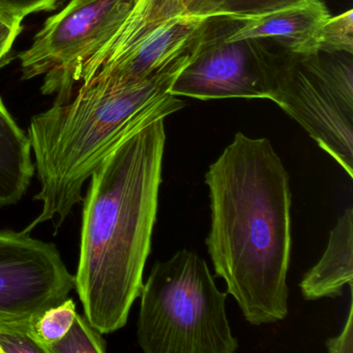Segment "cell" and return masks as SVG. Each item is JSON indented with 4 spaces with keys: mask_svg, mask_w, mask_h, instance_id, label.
<instances>
[{
    "mask_svg": "<svg viewBox=\"0 0 353 353\" xmlns=\"http://www.w3.org/2000/svg\"><path fill=\"white\" fill-rule=\"evenodd\" d=\"M289 173L266 138L237 132L210 164V228L214 272L252 325L288 315L291 195Z\"/></svg>",
    "mask_w": 353,
    "mask_h": 353,
    "instance_id": "obj_1",
    "label": "cell"
},
{
    "mask_svg": "<svg viewBox=\"0 0 353 353\" xmlns=\"http://www.w3.org/2000/svg\"><path fill=\"white\" fill-rule=\"evenodd\" d=\"M166 114L132 130L90 175L75 289L101 334L127 323L143 286L162 183Z\"/></svg>",
    "mask_w": 353,
    "mask_h": 353,
    "instance_id": "obj_2",
    "label": "cell"
},
{
    "mask_svg": "<svg viewBox=\"0 0 353 353\" xmlns=\"http://www.w3.org/2000/svg\"><path fill=\"white\" fill-rule=\"evenodd\" d=\"M194 52L137 83L80 86L73 100L55 102L32 117L28 135L40 183L34 199L42 210L22 232L52 222L57 233L83 200L85 181L121 138L148 119L185 106L170 90Z\"/></svg>",
    "mask_w": 353,
    "mask_h": 353,
    "instance_id": "obj_3",
    "label": "cell"
},
{
    "mask_svg": "<svg viewBox=\"0 0 353 353\" xmlns=\"http://www.w3.org/2000/svg\"><path fill=\"white\" fill-rule=\"evenodd\" d=\"M227 295L195 252L156 262L139 295L138 345L145 353H234Z\"/></svg>",
    "mask_w": 353,
    "mask_h": 353,
    "instance_id": "obj_4",
    "label": "cell"
},
{
    "mask_svg": "<svg viewBox=\"0 0 353 353\" xmlns=\"http://www.w3.org/2000/svg\"><path fill=\"white\" fill-rule=\"evenodd\" d=\"M353 54L287 53L270 100L353 179Z\"/></svg>",
    "mask_w": 353,
    "mask_h": 353,
    "instance_id": "obj_5",
    "label": "cell"
},
{
    "mask_svg": "<svg viewBox=\"0 0 353 353\" xmlns=\"http://www.w3.org/2000/svg\"><path fill=\"white\" fill-rule=\"evenodd\" d=\"M205 26L206 18L190 15L183 0H136L119 30L81 68L75 83L143 81L197 49Z\"/></svg>",
    "mask_w": 353,
    "mask_h": 353,
    "instance_id": "obj_6",
    "label": "cell"
},
{
    "mask_svg": "<svg viewBox=\"0 0 353 353\" xmlns=\"http://www.w3.org/2000/svg\"><path fill=\"white\" fill-rule=\"evenodd\" d=\"M136 0H70L20 53L22 78L46 75L42 92L71 90L81 68L125 21Z\"/></svg>",
    "mask_w": 353,
    "mask_h": 353,
    "instance_id": "obj_7",
    "label": "cell"
},
{
    "mask_svg": "<svg viewBox=\"0 0 353 353\" xmlns=\"http://www.w3.org/2000/svg\"><path fill=\"white\" fill-rule=\"evenodd\" d=\"M287 51L268 40L203 38L170 90L198 100L268 99Z\"/></svg>",
    "mask_w": 353,
    "mask_h": 353,
    "instance_id": "obj_8",
    "label": "cell"
},
{
    "mask_svg": "<svg viewBox=\"0 0 353 353\" xmlns=\"http://www.w3.org/2000/svg\"><path fill=\"white\" fill-rule=\"evenodd\" d=\"M73 289L75 276L53 243L0 231V328L30 330L34 318Z\"/></svg>",
    "mask_w": 353,
    "mask_h": 353,
    "instance_id": "obj_9",
    "label": "cell"
},
{
    "mask_svg": "<svg viewBox=\"0 0 353 353\" xmlns=\"http://www.w3.org/2000/svg\"><path fill=\"white\" fill-rule=\"evenodd\" d=\"M330 17L322 0H307L301 5L256 17H206L204 32L221 41H272L287 52L303 54L317 51L318 32Z\"/></svg>",
    "mask_w": 353,
    "mask_h": 353,
    "instance_id": "obj_10",
    "label": "cell"
},
{
    "mask_svg": "<svg viewBox=\"0 0 353 353\" xmlns=\"http://www.w3.org/2000/svg\"><path fill=\"white\" fill-rule=\"evenodd\" d=\"M345 285L353 287V208L341 214L319 261L299 283L305 301L343 294Z\"/></svg>",
    "mask_w": 353,
    "mask_h": 353,
    "instance_id": "obj_11",
    "label": "cell"
},
{
    "mask_svg": "<svg viewBox=\"0 0 353 353\" xmlns=\"http://www.w3.org/2000/svg\"><path fill=\"white\" fill-rule=\"evenodd\" d=\"M32 144L0 100V208L17 204L34 177Z\"/></svg>",
    "mask_w": 353,
    "mask_h": 353,
    "instance_id": "obj_12",
    "label": "cell"
},
{
    "mask_svg": "<svg viewBox=\"0 0 353 353\" xmlns=\"http://www.w3.org/2000/svg\"><path fill=\"white\" fill-rule=\"evenodd\" d=\"M307 0H192L190 15L197 17H256L305 3Z\"/></svg>",
    "mask_w": 353,
    "mask_h": 353,
    "instance_id": "obj_13",
    "label": "cell"
},
{
    "mask_svg": "<svg viewBox=\"0 0 353 353\" xmlns=\"http://www.w3.org/2000/svg\"><path fill=\"white\" fill-rule=\"evenodd\" d=\"M76 315L75 301L68 297L63 303L48 307L34 318L28 332L48 353L49 347L67 334Z\"/></svg>",
    "mask_w": 353,
    "mask_h": 353,
    "instance_id": "obj_14",
    "label": "cell"
},
{
    "mask_svg": "<svg viewBox=\"0 0 353 353\" xmlns=\"http://www.w3.org/2000/svg\"><path fill=\"white\" fill-rule=\"evenodd\" d=\"M107 343L85 316L77 313L67 334L51 345L48 353H105Z\"/></svg>",
    "mask_w": 353,
    "mask_h": 353,
    "instance_id": "obj_15",
    "label": "cell"
},
{
    "mask_svg": "<svg viewBox=\"0 0 353 353\" xmlns=\"http://www.w3.org/2000/svg\"><path fill=\"white\" fill-rule=\"evenodd\" d=\"M316 48L324 52L353 54L352 10L325 20L318 32Z\"/></svg>",
    "mask_w": 353,
    "mask_h": 353,
    "instance_id": "obj_16",
    "label": "cell"
},
{
    "mask_svg": "<svg viewBox=\"0 0 353 353\" xmlns=\"http://www.w3.org/2000/svg\"><path fill=\"white\" fill-rule=\"evenodd\" d=\"M0 353H46L28 330L0 328Z\"/></svg>",
    "mask_w": 353,
    "mask_h": 353,
    "instance_id": "obj_17",
    "label": "cell"
},
{
    "mask_svg": "<svg viewBox=\"0 0 353 353\" xmlns=\"http://www.w3.org/2000/svg\"><path fill=\"white\" fill-rule=\"evenodd\" d=\"M59 0H0V13L23 21L28 16L52 11Z\"/></svg>",
    "mask_w": 353,
    "mask_h": 353,
    "instance_id": "obj_18",
    "label": "cell"
},
{
    "mask_svg": "<svg viewBox=\"0 0 353 353\" xmlns=\"http://www.w3.org/2000/svg\"><path fill=\"white\" fill-rule=\"evenodd\" d=\"M21 32V20L0 13V69L9 63L10 53Z\"/></svg>",
    "mask_w": 353,
    "mask_h": 353,
    "instance_id": "obj_19",
    "label": "cell"
},
{
    "mask_svg": "<svg viewBox=\"0 0 353 353\" xmlns=\"http://www.w3.org/2000/svg\"><path fill=\"white\" fill-rule=\"evenodd\" d=\"M350 288V305H349L348 316L342 332L338 336L326 341V350L330 353H352L353 352V305L352 288Z\"/></svg>",
    "mask_w": 353,
    "mask_h": 353,
    "instance_id": "obj_20",
    "label": "cell"
},
{
    "mask_svg": "<svg viewBox=\"0 0 353 353\" xmlns=\"http://www.w3.org/2000/svg\"><path fill=\"white\" fill-rule=\"evenodd\" d=\"M185 1V7H187L188 5H189L190 3H191L192 0H183Z\"/></svg>",
    "mask_w": 353,
    "mask_h": 353,
    "instance_id": "obj_21",
    "label": "cell"
},
{
    "mask_svg": "<svg viewBox=\"0 0 353 353\" xmlns=\"http://www.w3.org/2000/svg\"><path fill=\"white\" fill-rule=\"evenodd\" d=\"M0 100H1V98H0Z\"/></svg>",
    "mask_w": 353,
    "mask_h": 353,
    "instance_id": "obj_22",
    "label": "cell"
}]
</instances>
